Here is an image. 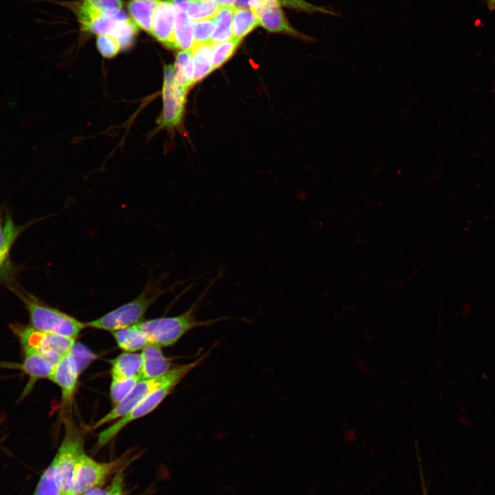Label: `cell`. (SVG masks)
I'll return each instance as SVG.
<instances>
[{
  "label": "cell",
  "instance_id": "1",
  "mask_svg": "<svg viewBox=\"0 0 495 495\" xmlns=\"http://www.w3.org/2000/svg\"><path fill=\"white\" fill-rule=\"evenodd\" d=\"M221 276V273L219 272L185 312L175 316L142 320L136 324L135 325L146 336L149 344H156L160 347L173 346L193 329L210 326L222 320L230 319L229 317L224 316L198 320L195 316V311L199 305L206 298Z\"/></svg>",
  "mask_w": 495,
  "mask_h": 495
},
{
  "label": "cell",
  "instance_id": "2",
  "mask_svg": "<svg viewBox=\"0 0 495 495\" xmlns=\"http://www.w3.org/2000/svg\"><path fill=\"white\" fill-rule=\"evenodd\" d=\"M213 348L214 346L193 362L176 366L162 376L140 380L126 397L122 402L114 406L107 415L96 422L93 429H96L105 424L122 417L140 402L159 389L164 388H175L188 373L202 363Z\"/></svg>",
  "mask_w": 495,
  "mask_h": 495
},
{
  "label": "cell",
  "instance_id": "3",
  "mask_svg": "<svg viewBox=\"0 0 495 495\" xmlns=\"http://www.w3.org/2000/svg\"><path fill=\"white\" fill-rule=\"evenodd\" d=\"M166 291L162 288L161 280L149 279L136 298L96 320L86 322L87 327L112 333L136 324L142 320L149 307Z\"/></svg>",
  "mask_w": 495,
  "mask_h": 495
},
{
  "label": "cell",
  "instance_id": "4",
  "mask_svg": "<svg viewBox=\"0 0 495 495\" xmlns=\"http://www.w3.org/2000/svg\"><path fill=\"white\" fill-rule=\"evenodd\" d=\"M19 296L28 312L30 326L37 330L76 338L87 327L86 322L39 302L32 295L20 293Z\"/></svg>",
  "mask_w": 495,
  "mask_h": 495
},
{
  "label": "cell",
  "instance_id": "5",
  "mask_svg": "<svg viewBox=\"0 0 495 495\" xmlns=\"http://www.w3.org/2000/svg\"><path fill=\"white\" fill-rule=\"evenodd\" d=\"M65 432L60 446L53 459L58 468L62 495H69L74 471L83 450V434L70 419L65 420Z\"/></svg>",
  "mask_w": 495,
  "mask_h": 495
},
{
  "label": "cell",
  "instance_id": "6",
  "mask_svg": "<svg viewBox=\"0 0 495 495\" xmlns=\"http://www.w3.org/2000/svg\"><path fill=\"white\" fill-rule=\"evenodd\" d=\"M19 339L23 353H56L64 355L76 343V338L37 330L30 325L11 324Z\"/></svg>",
  "mask_w": 495,
  "mask_h": 495
},
{
  "label": "cell",
  "instance_id": "7",
  "mask_svg": "<svg viewBox=\"0 0 495 495\" xmlns=\"http://www.w3.org/2000/svg\"><path fill=\"white\" fill-rule=\"evenodd\" d=\"M123 463L122 460L110 463L98 462L82 453L74 471L69 495H82L93 487L101 486L106 478L120 468Z\"/></svg>",
  "mask_w": 495,
  "mask_h": 495
},
{
  "label": "cell",
  "instance_id": "8",
  "mask_svg": "<svg viewBox=\"0 0 495 495\" xmlns=\"http://www.w3.org/2000/svg\"><path fill=\"white\" fill-rule=\"evenodd\" d=\"M188 89L175 80L174 65L164 67L162 87L163 111L160 118V126L173 128L180 125L186 102Z\"/></svg>",
  "mask_w": 495,
  "mask_h": 495
},
{
  "label": "cell",
  "instance_id": "9",
  "mask_svg": "<svg viewBox=\"0 0 495 495\" xmlns=\"http://www.w3.org/2000/svg\"><path fill=\"white\" fill-rule=\"evenodd\" d=\"M174 388H161L150 395L98 435L96 446L100 448L111 441L126 425L153 411Z\"/></svg>",
  "mask_w": 495,
  "mask_h": 495
},
{
  "label": "cell",
  "instance_id": "10",
  "mask_svg": "<svg viewBox=\"0 0 495 495\" xmlns=\"http://www.w3.org/2000/svg\"><path fill=\"white\" fill-rule=\"evenodd\" d=\"M80 372L70 351L63 355L54 368L50 380L60 388L63 408L71 405Z\"/></svg>",
  "mask_w": 495,
  "mask_h": 495
},
{
  "label": "cell",
  "instance_id": "11",
  "mask_svg": "<svg viewBox=\"0 0 495 495\" xmlns=\"http://www.w3.org/2000/svg\"><path fill=\"white\" fill-rule=\"evenodd\" d=\"M176 12L172 0H159L155 8L151 34L168 48L177 49L175 41Z\"/></svg>",
  "mask_w": 495,
  "mask_h": 495
},
{
  "label": "cell",
  "instance_id": "12",
  "mask_svg": "<svg viewBox=\"0 0 495 495\" xmlns=\"http://www.w3.org/2000/svg\"><path fill=\"white\" fill-rule=\"evenodd\" d=\"M77 16L82 30L98 35H112L118 21L127 17L121 11L114 16H107L83 1L77 11Z\"/></svg>",
  "mask_w": 495,
  "mask_h": 495
},
{
  "label": "cell",
  "instance_id": "13",
  "mask_svg": "<svg viewBox=\"0 0 495 495\" xmlns=\"http://www.w3.org/2000/svg\"><path fill=\"white\" fill-rule=\"evenodd\" d=\"M21 369L28 377L29 382L24 390L30 391L36 382L41 379H49L57 363L63 355L56 353H23Z\"/></svg>",
  "mask_w": 495,
  "mask_h": 495
},
{
  "label": "cell",
  "instance_id": "14",
  "mask_svg": "<svg viewBox=\"0 0 495 495\" xmlns=\"http://www.w3.org/2000/svg\"><path fill=\"white\" fill-rule=\"evenodd\" d=\"M142 366L139 372L140 380L162 376L171 368L170 360L162 353L161 347L148 344L142 349Z\"/></svg>",
  "mask_w": 495,
  "mask_h": 495
},
{
  "label": "cell",
  "instance_id": "15",
  "mask_svg": "<svg viewBox=\"0 0 495 495\" xmlns=\"http://www.w3.org/2000/svg\"><path fill=\"white\" fill-rule=\"evenodd\" d=\"M280 6V4L271 5L257 12L255 14L258 19L259 25L272 32H284L304 38L303 35L289 23Z\"/></svg>",
  "mask_w": 495,
  "mask_h": 495
},
{
  "label": "cell",
  "instance_id": "16",
  "mask_svg": "<svg viewBox=\"0 0 495 495\" xmlns=\"http://www.w3.org/2000/svg\"><path fill=\"white\" fill-rule=\"evenodd\" d=\"M140 353L124 352L111 361L112 380H120L138 375L142 366Z\"/></svg>",
  "mask_w": 495,
  "mask_h": 495
},
{
  "label": "cell",
  "instance_id": "17",
  "mask_svg": "<svg viewBox=\"0 0 495 495\" xmlns=\"http://www.w3.org/2000/svg\"><path fill=\"white\" fill-rule=\"evenodd\" d=\"M159 0H129L127 8L135 25L151 34L153 14Z\"/></svg>",
  "mask_w": 495,
  "mask_h": 495
},
{
  "label": "cell",
  "instance_id": "18",
  "mask_svg": "<svg viewBox=\"0 0 495 495\" xmlns=\"http://www.w3.org/2000/svg\"><path fill=\"white\" fill-rule=\"evenodd\" d=\"M22 230V227L15 225L10 214H3L0 210V270Z\"/></svg>",
  "mask_w": 495,
  "mask_h": 495
},
{
  "label": "cell",
  "instance_id": "19",
  "mask_svg": "<svg viewBox=\"0 0 495 495\" xmlns=\"http://www.w3.org/2000/svg\"><path fill=\"white\" fill-rule=\"evenodd\" d=\"M175 8V41L177 49L191 50L194 45L193 21L188 16L186 10Z\"/></svg>",
  "mask_w": 495,
  "mask_h": 495
},
{
  "label": "cell",
  "instance_id": "20",
  "mask_svg": "<svg viewBox=\"0 0 495 495\" xmlns=\"http://www.w3.org/2000/svg\"><path fill=\"white\" fill-rule=\"evenodd\" d=\"M118 346L125 352H136L149 344L146 336L135 325L112 332Z\"/></svg>",
  "mask_w": 495,
  "mask_h": 495
},
{
  "label": "cell",
  "instance_id": "21",
  "mask_svg": "<svg viewBox=\"0 0 495 495\" xmlns=\"http://www.w3.org/2000/svg\"><path fill=\"white\" fill-rule=\"evenodd\" d=\"M212 49L213 44L211 43L193 45L191 52L194 65V84L201 80L214 71L212 67Z\"/></svg>",
  "mask_w": 495,
  "mask_h": 495
},
{
  "label": "cell",
  "instance_id": "22",
  "mask_svg": "<svg viewBox=\"0 0 495 495\" xmlns=\"http://www.w3.org/2000/svg\"><path fill=\"white\" fill-rule=\"evenodd\" d=\"M234 10V6H219L212 17L216 28L210 38L212 44L226 42L232 38V23Z\"/></svg>",
  "mask_w": 495,
  "mask_h": 495
},
{
  "label": "cell",
  "instance_id": "23",
  "mask_svg": "<svg viewBox=\"0 0 495 495\" xmlns=\"http://www.w3.org/2000/svg\"><path fill=\"white\" fill-rule=\"evenodd\" d=\"M175 80L188 89L194 85V65L191 50H182L177 53L174 65Z\"/></svg>",
  "mask_w": 495,
  "mask_h": 495
},
{
  "label": "cell",
  "instance_id": "24",
  "mask_svg": "<svg viewBox=\"0 0 495 495\" xmlns=\"http://www.w3.org/2000/svg\"><path fill=\"white\" fill-rule=\"evenodd\" d=\"M34 495H62L60 472L53 461L41 476Z\"/></svg>",
  "mask_w": 495,
  "mask_h": 495
},
{
  "label": "cell",
  "instance_id": "25",
  "mask_svg": "<svg viewBox=\"0 0 495 495\" xmlns=\"http://www.w3.org/2000/svg\"><path fill=\"white\" fill-rule=\"evenodd\" d=\"M259 25L257 16L250 9L235 8L232 23V38L243 39Z\"/></svg>",
  "mask_w": 495,
  "mask_h": 495
},
{
  "label": "cell",
  "instance_id": "26",
  "mask_svg": "<svg viewBox=\"0 0 495 495\" xmlns=\"http://www.w3.org/2000/svg\"><path fill=\"white\" fill-rule=\"evenodd\" d=\"M219 8L215 0H188V16L193 21L210 19Z\"/></svg>",
  "mask_w": 495,
  "mask_h": 495
},
{
  "label": "cell",
  "instance_id": "27",
  "mask_svg": "<svg viewBox=\"0 0 495 495\" xmlns=\"http://www.w3.org/2000/svg\"><path fill=\"white\" fill-rule=\"evenodd\" d=\"M137 32L138 26L133 21L126 17L118 21L111 36L118 41L121 49H127L132 45Z\"/></svg>",
  "mask_w": 495,
  "mask_h": 495
},
{
  "label": "cell",
  "instance_id": "28",
  "mask_svg": "<svg viewBox=\"0 0 495 495\" xmlns=\"http://www.w3.org/2000/svg\"><path fill=\"white\" fill-rule=\"evenodd\" d=\"M242 39L232 38L228 41L213 45V70L221 67L235 53Z\"/></svg>",
  "mask_w": 495,
  "mask_h": 495
},
{
  "label": "cell",
  "instance_id": "29",
  "mask_svg": "<svg viewBox=\"0 0 495 495\" xmlns=\"http://www.w3.org/2000/svg\"><path fill=\"white\" fill-rule=\"evenodd\" d=\"M140 380L139 375H136L124 380H111L110 397L114 406L118 404L126 397Z\"/></svg>",
  "mask_w": 495,
  "mask_h": 495
},
{
  "label": "cell",
  "instance_id": "30",
  "mask_svg": "<svg viewBox=\"0 0 495 495\" xmlns=\"http://www.w3.org/2000/svg\"><path fill=\"white\" fill-rule=\"evenodd\" d=\"M216 23L212 18L193 21L194 45L210 43Z\"/></svg>",
  "mask_w": 495,
  "mask_h": 495
},
{
  "label": "cell",
  "instance_id": "31",
  "mask_svg": "<svg viewBox=\"0 0 495 495\" xmlns=\"http://www.w3.org/2000/svg\"><path fill=\"white\" fill-rule=\"evenodd\" d=\"M96 46L100 53L106 58L115 56L121 50L118 41L111 35H98L96 38Z\"/></svg>",
  "mask_w": 495,
  "mask_h": 495
},
{
  "label": "cell",
  "instance_id": "32",
  "mask_svg": "<svg viewBox=\"0 0 495 495\" xmlns=\"http://www.w3.org/2000/svg\"><path fill=\"white\" fill-rule=\"evenodd\" d=\"M82 371L95 358V355L80 344H76L70 350Z\"/></svg>",
  "mask_w": 495,
  "mask_h": 495
},
{
  "label": "cell",
  "instance_id": "33",
  "mask_svg": "<svg viewBox=\"0 0 495 495\" xmlns=\"http://www.w3.org/2000/svg\"><path fill=\"white\" fill-rule=\"evenodd\" d=\"M84 1L105 14L120 10L122 8L121 0H84Z\"/></svg>",
  "mask_w": 495,
  "mask_h": 495
},
{
  "label": "cell",
  "instance_id": "34",
  "mask_svg": "<svg viewBox=\"0 0 495 495\" xmlns=\"http://www.w3.org/2000/svg\"><path fill=\"white\" fill-rule=\"evenodd\" d=\"M123 487V474L122 472H118L113 478L111 485L109 487V495H122Z\"/></svg>",
  "mask_w": 495,
  "mask_h": 495
},
{
  "label": "cell",
  "instance_id": "35",
  "mask_svg": "<svg viewBox=\"0 0 495 495\" xmlns=\"http://www.w3.org/2000/svg\"><path fill=\"white\" fill-rule=\"evenodd\" d=\"M82 495H109V491L100 489L99 487H93L85 491Z\"/></svg>",
  "mask_w": 495,
  "mask_h": 495
},
{
  "label": "cell",
  "instance_id": "36",
  "mask_svg": "<svg viewBox=\"0 0 495 495\" xmlns=\"http://www.w3.org/2000/svg\"><path fill=\"white\" fill-rule=\"evenodd\" d=\"M234 6L236 9H250L249 0H236Z\"/></svg>",
  "mask_w": 495,
  "mask_h": 495
},
{
  "label": "cell",
  "instance_id": "37",
  "mask_svg": "<svg viewBox=\"0 0 495 495\" xmlns=\"http://www.w3.org/2000/svg\"><path fill=\"white\" fill-rule=\"evenodd\" d=\"M219 6H234L236 0H215Z\"/></svg>",
  "mask_w": 495,
  "mask_h": 495
},
{
  "label": "cell",
  "instance_id": "38",
  "mask_svg": "<svg viewBox=\"0 0 495 495\" xmlns=\"http://www.w3.org/2000/svg\"><path fill=\"white\" fill-rule=\"evenodd\" d=\"M488 9L490 11H495V0H485Z\"/></svg>",
  "mask_w": 495,
  "mask_h": 495
},
{
  "label": "cell",
  "instance_id": "39",
  "mask_svg": "<svg viewBox=\"0 0 495 495\" xmlns=\"http://www.w3.org/2000/svg\"><path fill=\"white\" fill-rule=\"evenodd\" d=\"M423 490H423V491H424V494H423V495H427L426 489L423 487Z\"/></svg>",
  "mask_w": 495,
  "mask_h": 495
}]
</instances>
